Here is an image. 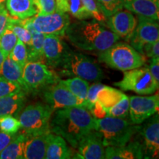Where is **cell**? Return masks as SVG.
<instances>
[{
	"label": "cell",
	"instance_id": "21",
	"mask_svg": "<svg viewBox=\"0 0 159 159\" xmlns=\"http://www.w3.org/2000/svg\"><path fill=\"white\" fill-rule=\"evenodd\" d=\"M5 7L10 16L16 19H25L38 13L33 0H6Z\"/></svg>",
	"mask_w": 159,
	"mask_h": 159
},
{
	"label": "cell",
	"instance_id": "22",
	"mask_svg": "<svg viewBox=\"0 0 159 159\" xmlns=\"http://www.w3.org/2000/svg\"><path fill=\"white\" fill-rule=\"evenodd\" d=\"M25 101L26 92L22 90L0 97V117L18 114L23 108Z\"/></svg>",
	"mask_w": 159,
	"mask_h": 159
},
{
	"label": "cell",
	"instance_id": "5",
	"mask_svg": "<svg viewBox=\"0 0 159 159\" xmlns=\"http://www.w3.org/2000/svg\"><path fill=\"white\" fill-rule=\"evenodd\" d=\"M59 69L66 75L79 77L91 82H98L105 77L102 69L95 60L73 51L69 53Z\"/></svg>",
	"mask_w": 159,
	"mask_h": 159
},
{
	"label": "cell",
	"instance_id": "14",
	"mask_svg": "<svg viewBox=\"0 0 159 159\" xmlns=\"http://www.w3.org/2000/svg\"><path fill=\"white\" fill-rule=\"evenodd\" d=\"M139 16V22L129 39V44L142 54L143 46L159 41V27L156 20Z\"/></svg>",
	"mask_w": 159,
	"mask_h": 159
},
{
	"label": "cell",
	"instance_id": "20",
	"mask_svg": "<svg viewBox=\"0 0 159 159\" xmlns=\"http://www.w3.org/2000/svg\"><path fill=\"white\" fill-rule=\"evenodd\" d=\"M72 152L66 141L59 135L49 133L47 136L46 159H68L72 158Z\"/></svg>",
	"mask_w": 159,
	"mask_h": 159
},
{
	"label": "cell",
	"instance_id": "17",
	"mask_svg": "<svg viewBox=\"0 0 159 159\" xmlns=\"http://www.w3.org/2000/svg\"><path fill=\"white\" fill-rule=\"evenodd\" d=\"M49 134V133H45V134H25V145H24V158H45L47 136H48Z\"/></svg>",
	"mask_w": 159,
	"mask_h": 159
},
{
	"label": "cell",
	"instance_id": "7",
	"mask_svg": "<svg viewBox=\"0 0 159 159\" xmlns=\"http://www.w3.org/2000/svg\"><path fill=\"white\" fill-rule=\"evenodd\" d=\"M22 79L25 92L43 90L60 80L54 71L49 69L44 63L27 61L23 66Z\"/></svg>",
	"mask_w": 159,
	"mask_h": 159
},
{
	"label": "cell",
	"instance_id": "13",
	"mask_svg": "<svg viewBox=\"0 0 159 159\" xmlns=\"http://www.w3.org/2000/svg\"><path fill=\"white\" fill-rule=\"evenodd\" d=\"M71 50L61 37L45 35L43 43V62L52 69H60Z\"/></svg>",
	"mask_w": 159,
	"mask_h": 159
},
{
	"label": "cell",
	"instance_id": "8",
	"mask_svg": "<svg viewBox=\"0 0 159 159\" xmlns=\"http://www.w3.org/2000/svg\"><path fill=\"white\" fill-rule=\"evenodd\" d=\"M114 85L122 91H131L138 94H152L158 90V85L147 67L124 71L123 78Z\"/></svg>",
	"mask_w": 159,
	"mask_h": 159
},
{
	"label": "cell",
	"instance_id": "3",
	"mask_svg": "<svg viewBox=\"0 0 159 159\" xmlns=\"http://www.w3.org/2000/svg\"><path fill=\"white\" fill-rule=\"evenodd\" d=\"M139 128V125L133 124L125 119L108 116L95 118L94 130L101 135L105 147L125 145L134 138Z\"/></svg>",
	"mask_w": 159,
	"mask_h": 159
},
{
	"label": "cell",
	"instance_id": "39",
	"mask_svg": "<svg viewBox=\"0 0 159 159\" xmlns=\"http://www.w3.org/2000/svg\"><path fill=\"white\" fill-rule=\"evenodd\" d=\"M11 17L5 7H0V37L8 27Z\"/></svg>",
	"mask_w": 159,
	"mask_h": 159
},
{
	"label": "cell",
	"instance_id": "23",
	"mask_svg": "<svg viewBox=\"0 0 159 159\" xmlns=\"http://www.w3.org/2000/svg\"><path fill=\"white\" fill-rule=\"evenodd\" d=\"M56 11L68 13L79 20L91 18L83 5V0H55Z\"/></svg>",
	"mask_w": 159,
	"mask_h": 159
},
{
	"label": "cell",
	"instance_id": "29",
	"mask_svg": "<svg viewBox=\"0 0 159 159\" xmlns=\"http://www.w3.org/2000/svg\"><path fill=\"white\" fill-rule=\"evenodd\" d=\"M129 97L125 94L119 102L113 105L111 108L105 109L106 116L116 118L126 119L129 116Z\"/></svg>",
	"mask_w": 159,
	"mask_h": 159
},
{
	"label": "cell",
	"instance_id": "24",
	"mask_svg": "<svg viewBox=\"0 0 159 159\" xmlns=\"http://www.w3.org/2000/svg\"><path fill=\"white\" fill-rule=\"evenodd\" d=\"M22 71L23 67L12 60L8 55L4 60L2 65L0 68V76L19 85L22 90L25 91L22 79Z\"/></svg>",
	"mask_w": 159,
	"mask_h": 159
},
{
	"label": "cell",
	"instance_id": "33",
	"mask_svg": "<svg viewBox=\"0 0 159 159\" xmlns=\"http://www.w3.org/2000/svg\"><path fill=\"white\" fill-rule=\"evenodd\" d=\"M97 2L106 18L123 8L122 0H97Z\"/></svg>",
	"mask_w": 159,
	"mask_h": 159
},
{
	"label": "cell",
	"instance_id": "10",
	"mask_svg": "<svg viewBox=\"0 0 159 159\" xmlns=\"http://www.w3.org/2000/svg\"><path fill=\"white\" fill-rule=\"evenodd\" d=\"M43 98L53 111L69 107H85V100L77 97L59 81L43 89Z\"/></svg>",
	"mask_w": 159,
	"mask_h": 159
},
{
	"label": "cell",
	"instance_id": "36",
	"mask_svg": "<svg viewBox=\"0 0 159 159\" xmlns=\"http://www.w3.org/2000/svg\"><path fill=\"white\" fill-rule=\"evenodd\" d=\"M21 90L22 89L19 85L0 76V97L7 96Z\"/></svg>",
	"mask_w": 159,
	"mask_h": 159
},
{
	"label": "cell",
	"instance_id": "25",
	"mask_svg": "<svg viewBox=\"0 0 159 159\" xmlns=\"http://www.w3.org/2000/svg\"><path fill=\"white\" fill-rule=\"evenodd\" d=\"M25 139L23 132L16 133L11 142L0 152V159H23Z\"/></svg>",
	"mask_w": 159,
	"mask_h": 159
},
{
	"label": "cell",
	"instance_id": "40",
	"mask_svg": "<svg viewBox=\"0 0 159 159\" xmlns=\"http://www.w3.org/2000/svg\"><path fill=\"white\" fill-rule=\"evenodd\" d=\"M151 75L155 80L156 83L159 85V57L151 58V62L148 67Z\"/></svg>",
	"mask_w": 159,
	"mask_h": 159
},
{
	"label": "cell",
	"instance_id": "12",
	"mask_svg": "<svg viewBox=\"0 0 159 159\" xmlns=\"http://www.w3.org/2000/svg\"><path fill=\"white\" fill-rule=\"evenodd\" d=\"M129 116L133 124H142L146 119L158 112V94L149 97H129Z\"/></svg>",
	"mask_w": 159,
	"mask_h": 159
},
{
	"label": "cell",
	"instance_id": "34",
	"mask_svg": "<svg viewBox=\"0 0 159 159\" xmlns=\"http://www.w3.org/2000/svg\"><path fill=\"white\" fill-rule=\"evenodd\" d=\"M83 2L91 18H94L96 21L101 24L106 23L107 18L101 11L97 0H83Z\"/></svg>",
	"mask_w": 159,
	"mask_h": 159
},
{
	"label": "cell",
	"instance_id": "4",
	"mask_svg": "<svg viewBox=\"0 0 159 159\" xmlns=\"http://www.w3.org/2000/svg\"><path fill=\"white\" fill-rule=\"evenodd\" d=\"M99 61L111 68L125 71L142 67L146 63L145 56L125 42H116L99 54Z\"/></svg>",
	"mask_w": 159,
	"mask_h": 159
},
{
	"label": "cell",
	"instance_id": "30",
	"mask_svg": "<svg viewBox=\"0 0 159 159\" xmlns=\"http://www.w3.org/2000/svg\"><path fill=\"white\" fill-rule=\"evenodd\" d=\"M9 56L15 62L23 67L28 60V49L27 46L21 40L18 39L15 47L9 54Z\"/></svg>",
	"mask_w": 159,
	"mask_h": 159
},
{
	"label": "cell",
	"instance_id": "37",
	"mask_svg": "<svg viewBox=\"0 0 159 159\" xmlns=\"http://www.w3.org/2000/svg\"><path fill=\"white\" fill-rule=\"evenodd\" d=\"M39 14H49L56 11L55 0H33Z\"/></svg>",
	"mask_w": 159,
	"mask_h": 159
},
{
	"label": "cell",
	"instance_id": "15",
	"mask_svg": "<svg viewBox=\"0 0 159 159\" xmlns=\"http://www.w3.org/2000/svg\"><path fill=\"white\" fill-rule=\"evenodd\" d=\"M105 148L101 135L93 130L83 137L77 143V158L102 159L105 158Z\"/></svg>",
	"mask_w": 159,
	"mask_h": 159
},
{
	"label": "cell",
	"instance_id": "41",
	"mask_svg": "<svg viewBox=\"0 0 159 159\" xmlns=\"http://www.w3.org/2000/svg\"><path fill=\"white\" fill-rule=\"evenodd\" d=\"M14 135L7 134L0 130V152L2 151L5 147L11 142L12 139L14 137Z\"/></svg>",
	"mask_w": 159,
	"mask_h": 159
},
{
	"label": "cell",
	"instance_id": "26",
	"mask_svg": "<svg viewBox=\"0 0 159 159\" xmlns=\"http://www.w3.org/2000/svg\"><path fill=\"white\" fill-rule=\"evenodd\" d=\"M124 96L125 94L121 91L117 90L112 87L104 85L97 94V102L105 110L116 104Z\"/></svg>",
	"mask_w": 159,
	"mask_h": 159
},
{
	"label": "cell",
	"instance_id": "9",
	"mask_svg": "<svg viewBox=\"0 0 159 159\" xmlns=\"http://www.w3.org/2000/svg\"><path fill=\"white\" fill-rule=\"evenodd\" d=\"M140 125L137 135L142 145L144 158H158L159 153V116L156 113Z\"/></svg>",
	"mask_w": 159,
	"mask_h": 159
},
{
	"label": "cell",
	"instance_id": "32",
	"mask_svg": "<svg viewBox=\"0 0 159 159\" xmlns=\"http://www.w3.org/2000/svg\"><path fill=\"white\" fill-rule=\"evenodd\" d=\"M21 129L19 119L12 115H6L0 117V130L7 134L14 135Z\"/></svg>",
	"mask_w": 159,
	"mask_h": 159
},
{
	"label": "cell",
	"instance_id": "43",
	"mask_svg": "<svg viewBox=\"0 0 159 159\" xmlns=\"http://www.w3.org/2000/svg\"><path fill=\"white\" fill-rule=\"evenodd\" d=\"M6 0H0V7H5V3Z\"/></svg>",
	"mask_w": 159,
	"mask_h": 159
},
{
	"label": "cell",
	"instance_id": "1",
	"mask_svg": "<svg viewBox=\"0 0 159 159\" xmlns=\"http://www.w3.org/2000/svg\"><path fill=\"white\" fill-rule=\"evenodd\" d=\"M95 118L84 107H69L56 110L50 120L51 133L59 135L76 148L83 136L94 130Z\"/></svg>",
	"mask_w": 159,
	"mask_h": 159
},
{
	"label": "cell",
	"instance_id": "6",
	"mask_svg": "<svg viewBox=\"0 0 159 159\" xmlns=\"http://www.w3.org/2000/svg\"><path fill=\"white\" fill-rule=\"evenodd\" d=\"M53 111L46 103L38 102L26 107L19 116L22 132L25 134L51 133L50 120Z\"/></svg>",
	"mask_w": 159,
	"mask_h": 159
},
{
	"label": "cell",
	"instance_id": "31",
	"mask_svg": "<svg viewBox=\"0 0 159 159\" xmlns=\"http://www.w3.org/2000/svg\"><path fill=\"white\" fill-rule=\"evenodd\" d=\"M18 38L15 33L7 27L0 37V49L6 57L8 56L12 49L15 47Z\"/></svg>",
	"mask_w": 159,
	"mask_h": 159
},
{
	"label": "cell",
	"instance_id": "42",
	"mask_svg": "<svg viewBox=\"0 0 159 159\" xmlns=\"http://www.w3.org/2000/svg\"><path fill=\"white\" fill-rule=\"evenodd\" d=\"M6 56L5 55V54L3 53V52L1 50V49H0V68H1L2 65V63L4 61V60L5 59Z\"/></svg>",
	"mask_w": 159,
	"mask_h": 159
},
{
	"label": "cell",
	"instance_id": "35",
	"mask_svg": "<svg viewBox=\"0 0 159 159\" xmlns=\"http://www.w3.org/2000/svg\"><path fill=\"white\" fill-rule=\"evenodd\" d=\"M105 85L102 84V83H94L91 85V86L89 85V88L88 90V93H87L86 99H85V108L88 109L89 111H91L92 108H94L95 103L97 102V94H98L99 91Z\"/></svg>",
	"mask_w": 159,
	"mask_h": 159
},
{
	"label": "cell",
	"instance_id": "2",
	"mask_svg": "<svg viewBox=\"0 0 159 159\" xmlns=\"http://www.w3.org/2000/svg\"><path fill=\"white\" fill-rule=\"evenodd\" d=\"M64 36L77 49L97 52L106 50L120 39L118 35L95 19L70 23Z\"/></svg>",
	"mask_w": 159,
	"mask_h": 159
},
{
	"label": "cell",
	"instance_id": "27",
	"mask_svg": "<svg viewBox=\"0 0 159 159\" xmlns=\"http://www.w3.org/2000/svg\"><path fill=\"white\" fill-rule=\"evenodd\" d=\"M59 82L62 83L65 87H66L73 94L78 97L79 99L85 100L89 88V83L88 81L79 77H74L72 78L64 80H60Z\"/></svg>",
	"mask_w": 159,
	"mask_h": 159
},
{
	"label": "cell",
	"instance_id": "18",
	"mask_svg": "<svg viewBox=\"0 0 159 159\" xmlns=\"http://www.w3.org/2000/svg\"><path fill=\"white\" fill-rule=\"evenodd\" d=\"M105 158L135 159L144 158L142 148L137 139H133L125 145L119 147H105Z\"/></svg>",
	"mask_w": 159,
	"mask_h": 159
},
{
	"label": "cell",
	"instance_id": "11",
	"mask_svg": "<svg viewBox=\"0 0 159 159\" xmlns=\"http://www.w3.org/2000/svg\"><path fill=\"white\" fill-rule=\"evenodd\" d=\"M31 18L35 30L44 35H55L63 37L70 24L68 13L57 11L49 14L37 13Z\"/></svg>",
	"mask_w": 159,
	"mask_h": 159
},
{
	"label": "cell",
	"instance_id": "28",
	"mask_svg": "<svg viewBox=\"0 0 159 159\" xmlns=\"http://www.w3.org/2000/svg\"><path fill=\"white\" fill-rule=\"evenodd\" d=\"M7 27L15 33L18 39L21 40L29 47H30L32 44V35L28 30L23 25L21 19H16L11 16Z\"/></svg>",
	"mask_w": 159,
	"mask_h": 159
},
{
	"label": "cell",
	"instance_id": "38",
	"mask_svg": "<svg viewBox=\"0 0 159 159\" xmlns=\"http://www.w3.org/2000/svg\"><path fill=\"white\" fill-rule=\"evenodd\" d=\"M142 54L150 58L159 57V41L144 44L142 47Z\"/></svg>",
	"mask_w": 159,
	"mask_h": 159
},
{
	"label": "cell",
	"instance_id": "44",
	"mask_svg": "<svg viewBox=\"0 0 159 159\" xmlns=\"http://www.w3.org/2000/svg\"><path fill=\"white\" fill-rule=\"evenodd\" d=\"M152 1H153V2H155L159 3V0H152Z\"/></svg>",
	"mask_w": 159,
	"mask_h": 159
},
{
	"label": "cell",
	"instance_id": "19",
	"mask_svg": "<svg viewBox=\"0 0 159 159\" xmlns=\"http://www.w3.org/2000/svg\"><path fill=\"white\" fill-rule=\"evenodd\" d=\"M123 7L138 16L154 19H159V3L152 0H122Z\"/></svg>",
	"mask_w": 159,
	"mask_h": 159
},
{
	"label": "cell",
	"instance_id": "16",
	"mask_svg": "<svg viewBox=\"0 0 159 159\" xmlns=\"http://www.w3.org/2000/svg\"><path fill=\"white\" fill-rule=\"evenodd\" d=\"M106 23L111 31L128 42L137 25V20L130 11L121 10L107 18Z\"/></svg>",
	"mask_w": 159,
	"mask_h": 159
}]
</instances>
